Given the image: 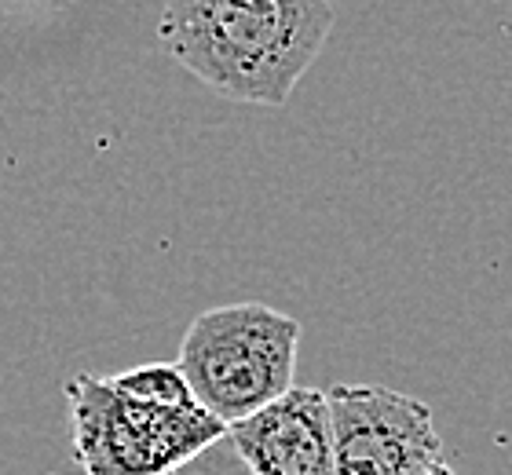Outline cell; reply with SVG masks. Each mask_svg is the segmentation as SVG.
Wrapping results in <instances>:
<instances>
[{"mask_svg": "<svg viewBox=\"0 0 512 475\" xmlns=\"http://www.w3.org/2000/svg\"><path fill=\"white\" fill-rule=\"evenodd\" d=\"M333 0H165V52L231 103L282 106L333 33Z\"/></svg>", "mask_w": 512, "mask_h": 475, "instance_id": "6da1fadb", "label": "cell"}, {"mask_svg": "<svg viewBox=\"0 0 512 475\" xmlns=\"http://www.w3.org/2000/svg\"><path fill=\"white\" fill-rule=\"evenodd\" d=\"M297 348V318L246 300L194 318L176 366L194 402L227 428L293 388Z\"/></svg>", "mask_w": 512, "mask_h": 475, "instance_id": "7a4b0ae2", "label": "cell"}, {"mask_svg": "<svg viewBox=\"0 0 512 475\" xmlns=\"http://www.w3.org/2000/svg\"><path fill=\"white\" fill-rule=\"evenodd\" d=\"M66 406L74 457L85 475H172L227 432L198 402L132 399L96 373L66 380Z\"/></svg>", "mask_w": 512, "mask_h": 475, "instance_id": "3957f363", "label": "cell"}, {"mask_svg": "<svg viewBox=\"0 0 512 475\" xmlns=\"http://www.w3.org/2000/svg\"><path fill=\"white\" fill-rule=\"evenodd\" d=\"M333 475H428L447 465L428 402L381 384L326 388Z\"/></svg>", "mask_w": 512, "mask_h": 475, "instance_id": "277c9868", "label": "cell"}, {"mask_svg": "<svg viewBox=\"0 0 512 475\" xmlns=\"http://www.w3.org/2000/svg\"><path fill=\"white\" fill-rule=\"evenodd\" d=\"M224 439L249 475H333V432L326 391L293 388L242 421Z\"/></svg>", "mask_w": 512, "mask_h": 475, "instance_id": "5b68a950", "label": "cell"}, {"mask_svg": "<svg viewBox=\"0 0 512 475\" xmlns=\"http://www.w3.org/2000/svg\"><path fill=\"white\" fill-rule=\"evenodd\" d=\"M110 380H114L121 391H128L132 399L169 402V406H187V402H194L191 388H187V380H183L176 362H147V366L125 370Z\"/></svg>", "mask_w": 512, "mask_h": 475, "instance_id": "8992f818", "label": "cell"}, {"mask_svg": "<svg viewBox=\"0 0 512 475\" xmlns=\"http://www.w3.org/2000/svg\"><path fill=\"white\" fill-rule=\"evenodd\" d=\"M172 475H249V468L238 461L227 439H216L213 446H205L202 454L191 457L187 465H180Z\"/></svg>", "mask_w": 512, "mask_h": 475, "instance_id": "52a82bcc", "label": "cell"}, {"mask_svg": "<svg viewBox=\"0 0 512 475\" xmlns=\"http://www.w3.org/2000/svg\"><path fill=\"white\" fill-rule=\"evenodd\" d=\"M428 475H454V468H450V465H439V468H432Z\"/></svg>", "mask_w": 512, "mask_h": 475, "instance_id": "ba28073f", "label": "cell"}]
</instances>
